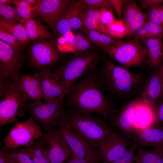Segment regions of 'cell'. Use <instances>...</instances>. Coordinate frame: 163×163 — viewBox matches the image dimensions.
I'll return each instance as SVG.
<instances>
[{"label":"cell","instance_id":"cell-43","mask_svg":"<svg viewBox=\"0 0 163 163\" xmlns=\"http://www.w3.org/2000/svg\"><path fill=\"white\" fill-rule=\"evenodd\" d=\"M141 8L149 9L163 3V0H141L139 1Z\"/></svg>","mask_w":163,"mask_h":163},{"label":"cell","instance_id":"cell-33","mask_svg":"<svg viewBox=\"0 0 163 163\" xmlns=\"http://www.w3.org/2000/svg\"><path fill=\"white\" fill-rule=\"evenodd\" d=\"M105 34L116 39H120L128 35L127 30L122 19L117 20L114 23L107 27Z\"/></svg>","mask_w":163,"mask_h":163},{"label":"cell","instance_id":"cell-5","mask_svg":"<svg viewBox=\"0 0 163 163\" xmlns=\"http://www.w3.org/2000/svg\"><path fill=\"white\" fill-rule=\"evenodd\" d=\"M102 48L124 68L139 66L146 61L145 49L138 39L118 40L112 45Z\"/></svg>","mask_w":163,"mask_h":163},{"label":"cell","instance_id":"cell-9","mask_svg":"<svg viewBox=\"0 0 163 163\" xmlns=\"http://www.w3.org/2000/svg\"><path fill=\"white\" fill-rule=\"evenodd\" d=\"M24 56L4 41L0 40V80L18 81L23 64Z\"/></svg>","mask_w":163,"mask_h":163},{"label":"cell","instance_id":"cell-18","mask_svg":"<svg viewBox=\"0 0 163 163\" xmlns=\"http://www.w3.org/2000/svg\"><path fill=\"white\" fill-rule=\"evenodd\" d=\"M123 21L128 35H133L147 22L145 13L142 12L136 2L129 1L123 9Z\"/></svg>","mask_w":163,"mask_h":163},{"label":"cell","instance_id":"cell-28","mask_svg":"<svg viewBox=\"0 0 163 163\" xmlns=\"http://www.w3.org/2000/svg\"><path fill=\"white\" fill-rule=\"evenodd\" d=\"M80 30L90 41L102 48L110 46L117 40L110 35L97 30H90L84 27Z\"/></svg>","mask_w":163,"mask_h":163},{"label":"cell","instance_id":"cell-23","mask_svg":"<svg viewBox=\"0 0 163 163\" xmlns=\"http://www.w3.org/2000/svg\"><path fill=\"white\" fill-rule=\"evenodd\" d=\"M163 96V83L157 69L148 81L141 97L155 104Z\"/></svg>","mask_w":163,"mask_h":163},{"label":"cell","instance_id":"cell-35","mask_svg":"<svg viewBox=\"0 0 163 163\" xmlns=\"http://www.w3.org/2000/svg\"><path fill=\"white\" fill-rule=\"evenodd\" d=\"M8 154L10 163H34L22 148L10 150L8 151Z\"/></svg>","mask_w":163,"mask_h":163},{"label":"cell","instance_id":"cell-34","mask_svg":"<svg viewBox=\"0 0 163 163\" xmlns=\"http://www.w3.org/2000/svg\"><path fill=\"white\" fill-rule=\"evenodd\" d=\"M23 20L18 15L15 7L11 4H0V21L21 23Z\"/></svg>","mask_w":163,"mask_h":163},{"label":"cell","instance_id":"cell-38","mask_svg":"<svg viewBox=\"0 0 163 163\" xmlns=\"http://www.w3.org/2000/svg\"><path fill=\"white\" fill-rule=\"evenodd\" d=\"M145 14L147 21L163 26V3L149 9Z\"/></svg>","mask_w":163,"mask_h":163},{"label":"cell","instance_id":"cell-46","mask_svg":"<svg viewBox=\"0 0 163 163\" xmlns=\"http://www.w3.org/2000/svg\"><path fill=\"white\" fill-rule=\"evenodd\" d=\"M0 163H10L8 154V151L0 150Z\"/></svg>","mask_w":163,"mask_h":163},{"label":"cell","instance_id":"cell-13","mask_svg":"<svg viewBox=\"0 0 163 163\" xmlns=\"http://www.w3.org/2000/svg\"><path fill=\"white\" fill-rule=\"evenodd\" d=\"M132 102V123L135 131L153 127L156 120L155 104L141 97Z\"/></svg>","mask_w":163,"mask_h":163},{"label":"cell","instance_id":"cell-15","mask_svg":"<svg viewBox=\"0 0 163 163\" xmlns=\"http://www.w3.org/2000/svg\"><path fill=\"white\" fill-rule=\"evenodd\" d=\"M43 139L51 163H63L70 156L69 147L55 129L44 132Z\"/></svg>","mask_w":163,"mask_h":163},{"label":"cell","instance_id":"cell-41","mask_svg":"<svg viewBox=\"0 0 163 163\" xmlns=\"http://www.w3.org/2000/svg\"><path fill=\"white\" fill-rule=\"evenodd\" d=\"M135 150L130 146L121 157L111 163H134L136 159Z\"/></svg>","mask_w":163,"mask_h":163},{"label":"cell","instance_id":"cell-39","mask_svg":"<svg viewBox=\"0 0 163 163\" xmlns=\"http://www.w3.org/2000/svg\"><path fill=\"white\" fill-rule=\"evenodd\" d=\"M0 40L5 41L17 50L21 51L23 47L21 44L10 33L0 27Z\"/></svg>","mask_w":163,"mask_h":163},{"label":"cell","instance_id":"cell-47","mask_svg":"<svg viewBox=\"0 0 163 163\" xmlns=\"http://www.w3.org/2000/svg\"><path fill=\"white\" fill-rule=\"evenodd\" d=\"M158 69L160 77L163 83V65H161Z\"/></svg>","mask_w":163,"mask_h":163},{"label":"cell","instance_id":"cell-17","mask_svg":"<svg viewBox=\"0 0 163 163\" xmlns=\"http://www.w3.org/2000/svg\"><path fill=\"white\" fill-rule=\"evenodd\" d=\"M130 139V146L135 150L151 147L163 151V126L135 130Z\"/></svg>","mask_w":163,"mask_h":163},{"label":"cell","instance_id":"cell-11","mask_svg":"<svg viewBox=\"0 0 163 163\" xmlns=\"http://www.w3.org/2000/svg\"><path fill=\"white\" fill-rule=\"evenodd\" d=\"M60 55L53 43L51 42L40 41L31 45L29 52L30 59L40 71L51 70L50 67L59 59Z\"/></svg>","mask_w":163,"mask_h":163},{"label":"cell","instance_id":"cell-42","mask_svg":"<svg viewBox=\"0 0 163 163\" xmlns=\"http://www.w3.org/2000/svg\"><path fill=\"white\" fill-rule=\"evenodd\" d=\"M156 120L153 127L163 126V101L155 104Z\"/></svg>","mask_w":163,"mask_h":163},{"label":"cell","instance_id":"cell-27","mask_svg":"<svg viewBox=\"0 0 163 163\" xmlns=\"http://www.w3.org/2000/svg\"><path fill=\"white\" fill-rule=\"evenodd\" d=\"M0 27L6 30L12 34L23 47L27 46L30 41L24 28L20 23L0 21Z\"/></svg>","mask_w":163,"mask_h":163},{"label":"cell","instance_id":"cell-14","mask_svg":"<svg viewBox=\"0 0 163 163\" xmlns=\"http://www.w3.org/2000/svg\"><path fill=\"white\" fill-rule=\"evenodd\" d=\"M33 75L40 84L44 102L50 103L57 98L66 96L67 89L51 70H42Z\"/></svg>","mask_w":163,"mask_h":163},{"label":"cell","instance_id":"cell-26","mask_svg":"<svg viewBox=\"0 0 163 163\" xmlns=\"http://www.w3.org/2000/svg\"><path fill=\"white\" fill-rule=\"evenodd\" d=\"M91 45L90 41L85 36L78 34L73 35L71 40L60 47L62 51L76 54L85 52Z\"/></svg>","mask_w":163,"mask_h":163},{"label":"cell","instance_id":"cell-3","mask_svg":"<svg viewBox=\"0 0 163 163\" xmlns=\"http://www.w3.org/2000/svg\"><path fill=\"white\" fill-rule=\"evenodd\" d=\"M65 96L56 98L50 103L41 100L33 101L24 105L18 116H23L28 112L31 117L39 123L44 132L63 126L66 122V113L63 108Z\"/></svg>","mask_w":163,"mask_h":163},{"label":"cell","instance_id":"cell-30","mask_svg":"<svg viewBox=\"0 0 163 163\" xmlns=\"http://www.w3.org/2000/svg\"><path fill=\"white\" fill-rule=\"evenodd\" d=\"M100 17V9L85 8L82 16V27L101 32Z\"/></svg>","mask_w":163,"mask_h":163},{"label":"cell","instance_id":"cell-20","mask_svg":"<svg viewBox=\"0 0 163 163\" xmlns=\"http://www.w3.org/2000/svg\"><path fill=\"white\" fill-rule=\"evenodd\" d=\"M20 87L25 97L34 101L41 100L43 94L38 80L31 74L20 75L18 80Z\"/></svg>","mask_w":163,"mask_h":163},{"label":"cell","instance_id":"cell-44","mask_svg":"<svg viewBox=\"0 0 163 163\" xmlns=\"http://www.w3.org/2000/svg\"><path fill=\"white\" fill-rule=\"evenodd\" d=\"M113 9L118 16L121 17L122 16V7L124 4V0H110Z\"/></svg>","mask_w":163,"mask_h":163},{"label":"cell","instance_id":"cell-6","mask_svg":"<svg viewBox=\"0 0 163 163\" xmlns=\"http://www.w3.org/2000/svg\"><path fill=\"white\" fill-rule=\"evenodd\" d=\"M30 117L23 122H15L9 132L4 139L2 149L8 151L21 146L31 145L37 139L44 135L40 124Z\"/></svg>","mask_w":163,"mask_h":163},{"label":"cell","instance_id":"cell-40","mask_svg":"<svg viewBox=\"0 0 163 163\" xmlns=\"http://www.w3.org/2000/svg\"><path fill=\"white\" fill-rule=\"evenodd\" d=\"M81 2L85 8L100 9L103 7L113 10V8L110 0H82Z\"/></svg>","mask_w":163,"mask_h":163},{"label":"cell","instance_id":"cell-24","mask_svg":"<svg viewBox=\"0 0 163 163\" xmlns=\"http://www.w3.org/2000/svg\"><path fill=\"white\" fill-rule=\"evenodd\" d=\"M43 136L37 139L30 145L22 148L34 163H51Z\"/></svg>","mask_w":163,"mask_h":163},{"label":"cell","instance_id":"cell-2","mask_svg":"<svg viewBox=\"0 0 163 163\" xmlns=\"http://www.w3.org/2000/svg\"><path fill=\"white\" fill-rule=\"evenodd\" d=\"M69 108L66 111V121L98 153L100 144L113 131L103 119L88 112Z\"/></svg>","mask_w":163,"mask_h":163},{"label":"cell","instance_id":"cell-36","mask_svg":"<svg viewBox=\"0 0 163 163\" xmlns=\"http://www.w3.org/2000/svg\"><path fill=\"white\" fill-rule=\"evenodd\" d=\"M52 28L56 33L61 35H66L71 32L72 29L70 23L64 11Z\"/></svg>","mask_w":163,"mask_h":163},{"label":"cell","instance_id":"cell-51","mask_svg":"<svg viewBox=\"0 0 163 163\" xmlns=\"http://www.w3.org/2000/svg\"></svg>","mask_w":163,"mask_h":163},{"label":"cell","instance_id":"cell-29","mask_svg":"<svg viewBox=\"0 0 163 163\" xmlns=\"http://www.w3.org/2000/svg\"><path fill=\"white\" fill-rule=\"evenodd\" d=\"M133 35L134 38L143 41L152 38L163 37V26L147 21Z\"/></svg>","mask_w":163,"mask_h":163},{"label":"cell","instance_id":"cell-16","mask_svg":"<svg viewBox=\"0 0 163 163\" xmlns=\"http://www.w3.org/2000/svg\"><path fill=\"white\" fill-rule=\"evenodd\" d=\"M72 1L42 0L33 5L34 13L51 28Z\"/></svg>","mask_w":163,"mask_h":163},{"label":"cell","instance_id":"cell-10","mask_svg":"<svg viewBox=\"0 0 163 163\" xmlns=\"http://www.w3.org/2000/svg\"><path fill=\"white\" fill-rule=\"evenodd\" d=\"M102 74L103 78L112 89L120 93L130 91L140 78L139 74L110 61L108 62Z\"/></svg>","mask_w":163,"mask_h":163},{"label":"cell","instance_id":"cell-45","mask_svg":"<svg viewBox=\"0 0 163 163\" xmlns=\"http://www.w3.org/2000/svg\"><path fill=\"white\" fill-rule=\"evenodd\" d=\"M71 158L63 163H93L86 159L78 158L69 157Z\"/></svg>","mask_w":163,"mask_h":163},{"label":"cell","instance_id":"cell-25","mask_svg":"<svg viewBox=\"0 0 163 163\" xmlns=\"http://www.w3.org/2000/svg\"><path fill=\"white\" fill-rule=\"evenodd\" d=\"M85 7L81 0L72 1L64 11L70 23L72 29L82 27V16Z\"/></svg>","mask_w":163,"mask_h":163},{"label":"cell","instance_id":"cell-22","mask_svg":"<svg viewBox=\"0 0 163 163\" xmlns=\"http://www.w3.org/2000/svg\"><path fill=\"white\" fill-rule=\"evenodd\" d=\"M20 23L24 28L30 41L37 39H47L53 43L52 35L40 21L32 18L23 19Z\"/></svg>","mask_w":163,"mask_h":163},{"label":"cell","instance_id":"cell-50","mask_svg":"<svg viewBox=\"0 0 163 163\" xmlns=\"http://www.w3.org/2000/svg\"><path fill=\"white\" fill-rule=\"evenodd\" d=\"M161 65H163V55H162V60H161Z\"/></svg>","mask_w":163,"mask_h":163},{"label":"cell","instance_id":"cell-8","mask_svg":"<svg viewBox=\"0 0 163 163\" xmlns=\"http://www.w3.org/2000/svg\"><path fill=\"white\" fill-rule=\"evenodd\" d=\"M69 147L70 157L86 159L93 163H102L97 152L79 135L66 121L62 126L56 129Z\"/></svg>","mask_w":163,"mask_h":163},{"label":"cell","instance_id":"cell-49","mask_svg":"<svg viewBox=\"0 0 163 163\" xmlns=\"http://www.w3.org/2000/svg\"><path fill=\"white\" fill-rule=\"evenodd\" d=\"M24 1L33 5L38 3L40 0H24Z\"/></svg>","mask_w":163,"mask_h":163},{"label":"cell","instance_id":"cell-4","mask_svg":"<svg viewBox=\"0 0 163 163\" xmlns=\"http://www.w3.org/2000/svg\"><path fill=\"white\" fill-rule=\"evenodd\" d=\"M98 58L92 52L75 54L53 72L68 90L75 82L94 71Z\"/></svg>","mask_w":163,"mask_h":163},{"label":"cell","instance_id":"cell-21","mask_svg":"<svg viewBox=\"0 0 163 163\" xmlns=\"http://www.w3.org/2000/svg\"><path fill=\"white\" fill-rule=\"evenodd\" d=\"M132 102L123 108L112 119L113 123L128 139H131L135 130L132 120Z\"/></svg>","mask_w":163,"mask_h":163},{"label":"cell","instance_id":"cell-37","mask_svg":"<svg viewBox=\"0 0 163 163\" xmlns=\"http://www.w3.org/2000/svg\"><path fill=\"white\" fill-rule=\"evenodd\" d=\"M112 11L105 7L100 9V21L101 32L105 33V28L117 21Z\"/></svg>","mask_w":163,"mask_h":163},{"label":"cell","instance_id":"cell-48","mask_svg":"<svg viewBox=\"0 0 163 163\" xmlns=\"http://www.w3.org/2000/svg\"><path fill=\"white\" fill-rule=\"evenodd\" d=\"M14 0H0V4H13Z\"/></svg>","mask_w":163,"mask_h":163},{"label":"cell","instance_id":"cell-32","mask_svg":"<svg viewBox=\"0 0 163 163\" xmlns=\"http://www.w3.org/2000/svg\"><path fill=\"white\" fill-rule=\"evenodd\" d=\"M13 4L18 15L22 19L32 18L35 16L33 5L24 0H14Z\"/></svg>","mask_w":163,"mask_h":163},{"label":"cell","instance_id":"cell-31","mask_svg":"<svg viewBox=\"0 0 163 163\" xmlns=\"http://www.w3.org/2000/svg\"><path fill=\"white\" fill-rule=\"evenodd\" d=\"M136 154V163H163V151L139 148Z\"/></svg>","mask_w":163,"mask_h":163},{"label":"cell","instance_id":"cell-1","mask_svg":"<svg viewBox=\"0 0 163 163\" xmlns=\"http://www.w3.org/2000/svg\"><path fill=\"white\" fill-rule=\"evenodd\" d=\"M94 72L77 81L69 88L64 104L69 108L105 117L109 113L110 106L102 92L97 74Z\"/></svg>","mask_w":163,"mask_h":163},{"label":"cell","instance_id":"cell-7","mask_svg":"<svg viewBox=\"0 0 163 163\" xmlns=\"http://www.w3.org/2000/svg\"><path fill=\"white\" fill-rule=\"evenodd\" d=\"M18 81L11 82L0 97V126L18 120L17 116L20 110L28 100L22 92Z\"/></svg>","mask_w":163,"mask_h":163},{"label":"cell","instance_id":"cell-19","mask_svg":"<svg viewBox=\"0 0 163 163\" xmlns=\"http://www.w3.org/2000/svg\"><path fill=\"white\" fill-rule=\"evenodd\" d=\"M163 37H153L143 41L146 51L145 62L149 67L157 69L160 66L163 55Z\"/></svg>","mask_w":163,"mask_h":163},{"label":"cell","instance_id":"cell-12","mask_svg":"<svg viewBox=\"0 0 163 163\" xmlns=\"http://www.w3.org/2000/svg\"><path fill=\"white\" fill-rule=\"evenodd\" d=\"M129 142L124 136L114 131L99 145L98 152L102 163H111L121 157L128 149Z\"/></svg>","mask_w":163,"mask_h":163}]
</instances>
